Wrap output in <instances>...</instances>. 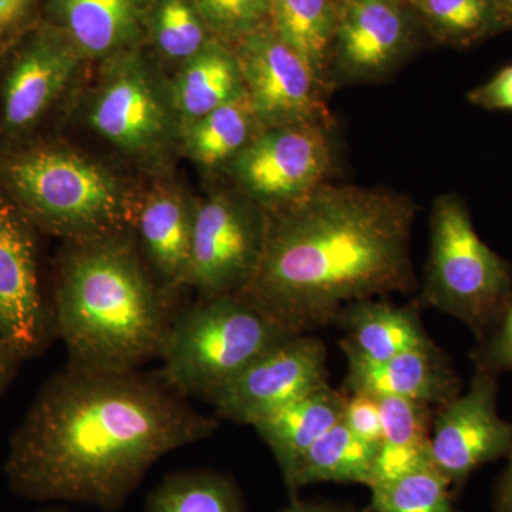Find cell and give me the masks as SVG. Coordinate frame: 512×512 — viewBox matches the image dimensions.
Segmentation results:
<instances>
[{
  "mask_svg": "<svg viewBox=\"0 0 512 512\" xmlns=\"http://www.w3.org/2000/svg\"><path fill=\"white\" fill-rule=\"evenodd\" d=\"M217 429L161 376L67 366L13 433L6 478L13 493L36 503L116 512L158 460Z\"/></svg>",
  "mask_w": 512,
  "mask_h": 512,
  "instance_id": "obj_1",
  "label": "cell"
},
{
  "mask_svg": "<svg viewBox=\"0 0 512 512\" xmlns=\"http://www.w3.org/2000/svg\"><path fill=\"white\" fill-rule=\"evenodd\" d=\"M416 205L386 188L323 184L268 212L264 254L237 296L289 335L336 323L346 305L416 289Z\"/></svg>",
  "mask_w": 512,
  "mask_h": 512,
  "instance_id": "obj_2",
  "label": "cell"
},
{
  "mask_svg": "<svg viewBox=\"0 0 512 512\" xmlns=\"http://www.w3.org/2000/svg\"><path fill=\"white\" fill-rule=\"evenodd\" d=\"M168 299L130 231L67 241L53 322L69 366L136 370L160 356L174 319Z\"/></svg>",
  "mask_w": 512,
  "mask_h": 512,
  "instance_id": "obj_3",
  "label": "cell"
},
{
  "mask_svg": "<svg viewBox=\"0 0 512 512\" xmlns=\"http://www.w3.org/2000/svg\"><path fill=\"white\" fill-rule=\"evenodd\" d=\"M0 188L37 231L66 241L130 231L136 194L106 165L59 141L0 148Z\"/></svg>",
  "mask_w": 512,
  "mask_h": 512,
  "instance_id": "obj_4",
  "label": "cell"
},
{
  "mask_svg": "<svg viewBox=\"0 0 512 512\" xmlns=\"http://www.w3.org/2000/svg\"><path fill=\"white\" fill-rule=\"evenodd\" d=\"M289 333L237 295L212 296L173 319L161 377L183 397L212 402Z\"/></svg>",
  "mask_w": 512,
  "mask_h": 512,
  "instance_id": "obj_5",
  "label": "cell"
},
{
  "mask_svg": "<svg viewBox=\"0 0 512 512\" xmlns=\"http://www.w3.org/2000/svg\"><path fill=\"white\" fill-rule=\"evenodd\" d=\"M512 301V269L477 234L466 202L436 198L430 220V254L416 303L466 323L483 340Z\"/></svg>",
  "mask_w": 512,
  "mask_h": 512,
  "instance_id": "obj_6",
  "label": "cell"
},
{
  "mask_svg": "<svg viewBox=\"0 0 512 512\" xmlns=\"http://www.w3.org/2000/svg\"><path fill=\"white\" fill-rule=\"evenodd\" d=\"M84 106L87 127L100 140L146 167L160 168L180 147V121L168 79L143 47L100 63Z\"/></svg>",
  "mask_w": 512,
  "mask_h": 512,
  "instance_id": "obj_7",
  "label": "cell"
},
{
  "mask_svg": "<svg viewBox=\"0 0 512 512\" xmlns=\"http://www.w3.org/2000/svg\"><path fill=\"white\" fill-rule=\"evenodd\" d=\"M86 63L45 20L0 55V148L36 138Z\"/></svg>",
  "mask_w": 512,
  "mask_h": 512,
  "instance_id": "obj_8",
  "label": "cell"
},
{
  "mask_svg": "<svg viewBox=\"0 0 512 512\" xmlns=\"http://www.w3.org/2000/svg\"><path fill=\"white\" fill-rule=\"evenodd\" d=\"M266 231L268 211L235 187L197 200L187 286L201 298L237 295L258 269Z\"/></svg>",
  "mask_w": 512,
  "mask_h": 512,
  "instance_id": "obj_9",
  "label": "cell"
},
{
  "mask_svg": "<svg viewBox=\"0 0 512 512\" xmlns=\"http://www.w3.org/2000/svg\"><path fill=\"white\" fill-rule=\"evenodd\" d=\"M332 163L330 124H293L262 128L224 173L232 187L269 212L326 184Z\"/></svg>",
  "mask_w": 512,
  "mask_h": 512,
  "instance_id": "obj_10",
  "label": "cell"
},
{
  "mask_svg": "<svg viewBox=\"0 0 512 512\" xmlns=\"http://www.w3.org/2000/svg\"><path fill=\"white\" fill-rule=\"evenodd\" d=\"M242 79L262 127L329 123L325 84L292 47L276 35L271 22L234 46Z\"/></svg>",
  "mask_w": 512,
  "mask_h": 512,
  "instance_id": "obj_11",
  "label": "cell"
},
{
  "mask_svg": "<svg viewBox=\"0 0 512 512\" xmlns=\"http://www.w3.org/2000/svg\"><path fill=\"white\" fill-rule=\"evenodd\" d=\"M326 348L316 336L292 335L247 367L211 404L221 419L248 424L328 386Z\"/></svg>",
  "mask_w": 512,
  "mask_h": 512,
  "instance_id": "obj_12",
  "label": "cell"
},
{
  "mask_svg": "<svg viewBox=\"0 0 512 512\" xmlns=\"http://www.w3.org/2000/svg\"><path fill=\"white\" fill-rule=\"evenodd\" d=\"M497 390V376L476 369L466 394L434 410L430 460L451 487L511 451L512 424L498 416Z\"/></svg>",
  "mask_w": 512,
  "mask_h": 512,
  "instance_id": "obj_13",
  "label": "cell"
},
{
  "mask_svg": "<svg viewBox=\"0 0 512 512\" xmlns=\"http://www.w3.org/2000/svg\"><path fill=\"white\" fill-rule=\"evenodd\" d=\"M36 231L0 188V338L20 362L42 352L49 335Z\"/></svg>",
  "mask_w": 512,
  "mask_h": 512,
  "instance_id": "obj_14",
  "label": "cell"
},
{
  "mask_svg": "<svg viewBox=\"0 0 512 512\" xmlns=\"http://www.w3.org/2000/svg\"><path fill=\"white\" fill-rule=\"evenodd\" d=\"M409 6L338 0L328 84L377 82L393 73L413 46Z\"/></svg>",
  "mask_w": 512,
  "mask_h": 512,
  "instance_id": "obj_15",
  "label": "cell"
},
{
  "mask_svg": "<svg viewBox=\"0 0 512 512\" xmlns=\"http://www.w3.org/2000/svg\"><path fill=\"white\" fill-rule=\"evenodd\" d=\"M195 204L197 200L170 183L136 194L134 200L131 237L168 298L187 286Z\"/></svg>",
  "mask_w": 512,
  "mask_h": 512,
  "instance_id": "obj_16",
  "label": "cell"
},
{
  "mask_svg": "<svg viewBox=\"0 0 512 512\" xmlns=\"http://www.w3.org/2000/svg\"><path fill=\"white\" fill-rule=\"evenodd\" d=\"M151 0H45L42 20L55 26L76 47L84 62L143 47Z\"/></svg>",
  "mask_w": 512,
  "mask_h": 512,
  "instance_id": "obj_17",
  "label": "cell"
},
{
  "mask_svg": "<svg viewBox=\"0 0 512 512\" xmlns=\"http://www.w3.org/2000/svg\"><path fill=\"white\" fill-rule=\"evenodd\" d=\"M345 393L394 396L439 407L461 392L460 379L434 342L379 365H349Z\"/></svg>",
  "mask_w": 512,
  "mask_h": 512,
  "instance_id": "obj_18",
  "label": "cell"
},
{
  "mask_svg": "<svg viewBox=\"0 0 512 512\" xmlns=\"http://www.w3.org/2000/svg\"><path fill=\"white\" fill-rule=\"evenodd\" d=\"M336 323L345 330L339 345L349 365H379L433 342L424 330L416 303L399 306L363 299L346 305Z\"/></svg>",
  "mask_w": 512,
  "mask_h": 512,
  "instance_id": "obj_19",
  "label": "cell"
},
{
  "mask_svg": "<svg viewBox=\"0 0 512 512\" xmlns=\"http://www.w3.org/2000/svg\"><path fill=\"white\" fill-rule=\"evenodd\" d=\"M168 84L181 128L247 94L234 47L218 39L178 67Z\"/></svg>",
  "mask_w": 512,
  "mask_h": 512,
  "instance_id": "obj_20",
  "label": "cell"
},
{
  "mask_svg": "<svg viewBox=\"0 0 512 512\" xmlns=\"http://www.w3.org/2000/svg\"><path fill=\"white\" fill-rule=\"evenodd\" d=\"M348 393L325 386L258 421L254 429L278 461L284 480L299 458L342 421Z\"/></svg>",
  "mask_w": 512,
  "mask_h": 512,
  "instance_id": "obj_21",
  "label": "cell"
},
{
  "mask_svg": "<svg viewBox=\"0 0 512 512\" xmlns=\"http://www.w3.org/2000/svg\"><path fill=\"white\" fill-rule=\"evenodd\" d=\"M379 444L359 439L340 421L299 458L284 483L291 498L318 483L363 484L370 487Z\"/></svg>",
  "mask_w": 512,
  "mask_h": 512,
  "instance_id": "obj_22",
  "label": "cell"
},
{
  "mask_svg": "<svg viewBox=\"0 0 512 512\" xmlns=\"http://www.w3.org/2000/svg\"><path fill=\"white\" fill-rule=\"evenodd\" d=\"M382 413V441L372 484L392 480L430 460L434 406L403 397H377Z\"/></svg>",
  "mask_w": 512,
  "mask_h": 512,
  "instance_id": "obj_23",
  "label": "cell"
},
{
  "mask_svg": "<svg viewBox=\"0 0 512 512\" xmlns=\"http://www.w3.org/2000/svg\"><path fill=\"white\" fill-rule=\"evenodd\" d=\"M262 128L244 94L181 128L180 147L202 170L224 171Z\"/></svg>",
  "mask_w": 512,
  "mask_h": 512,
  "instance_id": "obj_24",
  "label": "cell"
},
{
  "mask_svg": "<svg viewBox=\"0 0 512 512\" xmlns=\"http://www.w3.org/2000/svg\"><path fill=\"white\" fill-rule=\"evenodd\" d=\"M269 22L276 35L309 64L329 90L338 0H272Z\"/></svg>",
  "mask_w": 512,
  "mask_h": 512,
  "instance_id": "obj_25",
  "label": "cell"
},
{
  "mask_svg": "<svg viewBox=\"0 0 512 512\" xmlns=\"http://www.w3.org/2000/svg\"><path fill=\"white\" fill-rule=\"evenodd\" d=\"M146 512H247L237 483L214 470L170 474L148 495Z\"/></svg>",
  "mask_w": 512,
  "mask_h": 512,
  "instance_id": "obj_26",
  "label": "cell"
},
{
  "mask_svg": "<svg viewBox=\"0 0 512 512\" xmlns=\"http://www.w3.org/2000/svg\"><path fill=\"white\" fill-rule=\"evenodd\" d=\"M212 39L214 35L192 0H151L146 16V42L163 62L178 69Z\"/></svg>",
  "mask_w": 512,
  "mask_h": 512,
  "instance_id": "obj_27",
  "label": "cell"
},
{
  "mask_svg": "<svg viewBox=\"0 0 512 512\" xmlns=\"http://www.w3.org/2000/svg\"><path fill=\"white\" fill-rule=\"evenodd\" d=\"M407 6L448 46L470 47L504 30L491 0H409Z\"/></svg>",
  "mask_w": 512,
  "mask_h": 512,
  "instance_id": "obj_28",
  "label": "cell"
},
{
  "mask_svg": "<svg viewBox=\"0 0 512 512\" xmlns=\"http://www.w3.org/2000/svg\"><path fill=\"white\" fill-rule=\"evenodd\" d=\"M451 484L431 461L370 487V512H458Z\"/></svg>",
  "mask_w": 512,
  "mask_h": 512,
  "instance_id": "obj_29",
  "label": "cell"
},
{
  "mask_svg": "<svg viewBox=\"0 0 512 512\" xmlns=\"http://www.w3.org/2000/svg\"><path fill=\"white\" fill-rule=\"evenodd\" d=\"M215 39L234 47L269 23L272 0H192Z\"/></svg>",
  "mask_w": 512,
  "mask_h": 512,
  "instance_id": "obj_30",
  "label": "cell"
},
{
  "mask_svg": "<svg viewBox=\"0 0 512 512\" xmlns=\"http://www.w3.org/2000/svg\"><path fill=\"white\" fill-rule=\"evenodd\" d=\"M471 359L476 369L494 376L512 372V301L497 326L481 340Z\"/></svg>",
  "mask_w": 512,
  "mask_h": 512,
  "instance_id": "obj_31",
  "label": "cell"
},
{
  "mask_svg": "<svg viewBox=\"0 0 512 512\" xmlns=\"http://www.w3.org/2000/svg\"><path fill=\"white\" fill-rule=\"evenodd\" d=\"M342 423L359 439L380 444L383 429L379 399L363 392L348 394Z\"/></svg>",
  "mask_w": 512,
  "mask_h": 512,
  "instance_id": "obj_32",
  "label": "cell"
},
{
  "mask_svg": "<svg viewBox=\"0 0 512 512\" xmlns=\"http://www.w3.org/2000/svg\"><path fill=\"white\" fill-rule=\"evenodd\" d=\"M42 0H0V55L42 20Z\"/></svg>",
  "mask_w": 512,
  "mask_h": 512,
  "instance_id": "obj_33",
  "label": "cell"
},
{
  "mask_svg": "<svg viewBox=\"0 0 512 512\" xmlns=\"http://www.w3.org/2000/svg\"><path fill=\"white\" fill-rule=\"evenodd\" d=\"M474 106L488 111H512V64L505 66L488 82L467 96Z\"/></svg>",
  "mask_w": 512,
  "mask_h": 512,
  "instance_id": "obj_34",
  "label": "cell"
},
{
  "mask_svg": "<svg viewBox=\"0 0 512 512\" xmlns=\"http://www.w3.org/2000/svg\"><path fill=\"white\" fill-rule=\"evenodd\" d=\"M507 457V470L504 471L495 490L494 512H512V448Z\"/></svg>",
  "mask_w": 512,
  "mask_h": 512,
  "instance_id": "obj_35",
  "label": "cell"
},
{
  "mask_svg": "<svg viewBox=\"0 0 512 512\" xmlns=\"http://www.w3.org/2000/svg\"><path fill=\"white\" fill-rule=\"evenodd\" d=\"M279 512H359L353 505L338 503H320V501H302L292 498L291 504Z\"/></svg>",
  "mask_w": 512,
  "mask_h": 512,
  "instance_id": "obj_36",
  "label": "cell"
},
{
  "mask_svg": "<svg viewBox=\"0 0 512 512\" xmlns=\"http://www.w3.org/2000/svg\"><path fill=\"white\" fill-rule=\"evenodd\" d=\"M19 362L20 360L12 352V349L6 345L5 340L0 338V394L5 392L10 380L15 376Z\"/></svg>",
  "mask_w": 512,
  "mask_h": 512,
  "instance_id": "obj_37",
  "label": "cell"
},
{
  "mask_svg": "<svg viewBox=\"0 0 512 512\" xmlns=\"http://www.w3.org/2000/svg\"><path fill=\"white\" fill-rule=\"evenodd\" d=\"M504 29H512V0H491Z\"/></svg>",
  "mask_w": 512,
  "mask_h": 512,
  "instance_id": "obj_38",
  "label": "cell"
},
{
  "mask_svg": "<svg viewBox=\"0 0 512 512\" xmlns=\"http://www.w3.org/2000/svg\"><path fill=\"white\" fill-rule=\"evenodd\" d=\"M376 2L399 3V5H409V0H376Z\"/></svg>",
  "mask_w": 512,
  "mask_h": 512,
  "instance_id": "obj_39",
  "label": "cell"
},
{
  "mask_svg": "<svg viewBox=\"0 0 512 512\" xmlns=\"http://www.w3.org/2000/svg\"><path fill=\"white\" fill-rule=\"evenodd\" d=\"M39 512H73L69 510H64V508H50V510H43Z\"/></svg>",
  "mask_w": 512,
  "mask_h": 512,
  "instance_id": "obj_40",
  "label": "cell"
}]
</instances>
